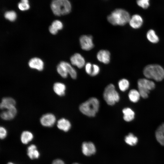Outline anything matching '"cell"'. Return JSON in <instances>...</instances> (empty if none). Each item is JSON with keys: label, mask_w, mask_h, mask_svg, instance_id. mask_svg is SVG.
Listing matches in <instances>:
<instances>
[{"label": "cell", "mask_w": 164, "mask_h": 164, "mask_svg": "<svg viewBox=\"0 0 164 164\" xmlns=\"http://www.w3.org/2000/svg\"><path fill=\"white\" fill-rule=\"evenodd\" d=\"M57 71L58 73L63 78H66L68 74L65 67L60 63L57 66Z\"/></svg>", "instance_id": "29"}, {"label": "cell", "mask_w": 164, "mask_h": 164, "mask_svg": "<svg viewBox=\"0 0 164 164\" xmlns=\"http://www.w3.org/2000/svg\"><path fill=\"white\" fill-rule=\"evenodd\" d=\"M122 113L123 114V118L125 121L129 122L134 119L135 113L131 108H125L123 109Z\"/></svg>", "instance_id": "21"}, {"label": "cell", "mask_w": 164, "mask_h": 164, "mask_svg": "<svg viewBox=\"0 0 164 164\" xmlns=\"http://www.w3.org/2000/svg\"><path fill=\"white\" fill-rule=\"evenodd\" d=\"M49 31L53 35H55L56 34L58 31L53 28L51 25L49 27Z\"/></svg>", "instance_id": "35"}, {"label": "cell", "mask_w": 164, "mask_h": 164, "mask_svg": "<svg viewBox=\"0 0 164 164\" xmlns=\"http://www.w3.org/2000/svg\"><path fill=\"white\" fill-rule=\"evenodd\" d=\"M71 64L79 68H81L85 65V60L84 57L80 53H76L70 58Z\"/></svg>", "instance_id": "9"}, {"label": "cell", "mask_w": 164, "mask_h": 164, "mask_svg": "<svg viewBox=\"0 0 164 164\" xmlns=\"http://www.w3.org/2000/svg\"><path fill=\"white\" fill-rule=\"evenodd\" d=\"M28 65L32 69L41 71L43 69L44 64L43 61L41 59L38 57H34L29 60Z\"/></svg>", "instance_id": "12"}, {"label": "cell", "mask_w": 164, "mask_h": 164, "mask_svg": "<svg viewBox=\"0 0 164 164\" xmlns=\"http://www.w3.org/2000/svg\"><path fill=\"white\" fill-rule=\"evenodd\" d=\"M71 124L70 122L67 119L62 118L58 120L57 126L60 130L64 132H67L71 128Z\"/></svg>", "instance_id": "16"}, {"label": "cell", "mask_w": 164, "mask_h": 164, "mask_svg": "<svg viewBox=\"0 0 164 164\" xmlns=\"http://www.w3.org/2000/svg\"><path fill=\"white\" fill-rule=\"evenodd\" d=\"M100 71L99 67L96 64H94L93 65L92 70L91 76H96L99 73Z\"/></svg>", "instance_id": "32"}, {"label": "cell", "mask_w": 164, "mask_h": 164, "mask_svg": "<svg viewBox=\"0 0 164 164\" xmlns=\"http://www.w3.org/2000/svg\"><path fill=\"white\" fill-rule=\"evenodd\" d=\"M51 26L58 31L62 29L63 27V25L62 22L58 20L54 21L52 22Z\"/></svg>", "instance_id": "30"}, {"label": "cell", "mask_w": 164, "mask_h": 164, "mask_svg": "<svg viewBox=\"0 0 164 164\" xmlns=\"http://www.w3.org/2000/svg\"><path fill=\"white\" fill-rule=\"evenodd\" d=\"M18 7L19 9L22 11L28 10L30 8V5L28 0H21L18 3Z\"/></svg>", "instance_id": "28"}, {"label": "cell", "mask_w": 164, "mask_h": 164, "mask_svg": "<svg viewBox=\"0 0 164 164\" xmlns=\"http://www.w3.org/2000/svg\"><path fill=\"white\" fill-rule=\"evenodd\" d=\"M4 16L7 20L11 22H13L16 19L17 15L15 11L12 10L5 12Z\"/></svg>", "instance_id": "27"}, {"label": "cell", "mask_w": 164, "mask_h": 164, "mask_svg": "<svg viewBox=\"0 0 164 164\" xmlns=\"http://www.w3.org/2000/svg\"><path fill=\"white\" fill-rule=\"evenodd\" d=\"M53 90L55 93L58 95L62 96L64 95L66 90V86L63 83L56 82L53 86Z\"/></svg>", "instance_id": "17"}, {"label": "cell", "mask_w": 164, "mask_h": 164, "mask_svg": "<svg viewBox=\"0 0 164 164\" xmlns=\"http://www.w3.org/2000/svg\"><path fill=\"white\" fill-rule=\"evenodd\" d=\"M50 7L53 13L57 16L67 14L71 9V4L68 0H53Z\"/></svg>", "instance_id": "3"}, {"label": "cell", "mask_w": 164, "mask_h": 164, "mask_svg": "<svg viewBox=\"0 0 164 164\" xmlns=\"http://www.w3.org/2000/svg\"><path fill=\"white\" fill-rule=\"evenodd\" d=\"M131 17L126 10L120 9L113 11L107 17L108 21L114 26H123L129 22Z\"/></svg>", "instance_id": "2"}, {"label": "cell", "mask_w": 164, "mask_h": 164, "mask_svg": "<svg viewBox=\"0 0 164 164\" xmlns=\"http://www.w3.org/2000/svg\"><path fill=\"white\" fill-rule=\"evenodd\" d=\"M7 164H15L11 162H9L7 163Z\"/></svg>", "instance_id": "37"}, {"label": "cell", "mask_w": 164, "mask_h": 164, "mask_svg": "<svg viewBox=\"0 0 164 164\" xmlns=\"http://www.w3.org/2000/svg\"><path fill=\"white\" fill-rule=\"evenodd\" d=\"M118 85L119 89L122 91H125L129 88V83L125 79H122L118 81Z\"/></svg>", "instance_id": "26"}, {"label": "cell", "mask_w": 164, "mask_h": 164, "mask_svg": "<svg viewBox=\"0 0 164 164\" xmlns=\"http://www.w3.org/2000/svg\"><path fill=\"white\" fill-rule=\"evenodd\" d=\"M7 135V131L6 129L3 127L0 128V137L1 139L5 138Z\"/></svg>", "instance_id": "34"}, {"label": "cell", "mask_w": 164, "mask_h": 164, "mask_svg": "<svg viewBox=\"0 0 164 164\" xmlns=\"http://www.w3.org/2000/svg\"><path fill=\"white\" fill-rule=\"evenodd\" d=\"M17 110L15 106L4 110L1 113V117L5 120H10L13 119L17 114Z\"/></svg>", "instance_id": "11"}, {"label": "cell", "mask_w": 164, "mask_h": 164, "mask_svg": "<svg viewBox=\"0 0 164 164\" xmlns=\"http://www.w3.org/2000/svg\"><path fill=\"white\" fill-rule=\"evenodd\" d=\"M83 154L86 156H89L94 154L96 149L94 144L91 142H84L82 145Z\"/></svg>", "instance_id": "10"}, {"label": "cell", "mask_w": 164, "mask_h": 164, "mask_svg": "<svg viewBox=\"0 0 164 164\" xmlns=\"http://www.w3.org/2000/svg\"><path fill=\"white\" fill-rule=\"evenodd\" d=\"M16 102L15 100L10 97H5L2 100L0 104V108L5 110L15 106Z\"/></svg>", "instance_id": "15"}, {"label": "cell", "mask_w": 164, "mask_h": 164, "mask_svg": "<svg viewBox=\"0 0 164 164\" xmlns=\"http://www.w3.org/2000/svg\"><path fill=\"white\" fill-rule=\"evenodd\" d=\"M33 138V134L29 131H24L21 135V140L22 143L26 144L31 141Z\"/></svg>", "instance_id": "22"}, {"label": "cell", "mask_w": 164, "mask_h": 164, "mask_svg": "<svg viewBox=\"0 0 164 164\" xmlns=\"http://www.w3.org/2000/svg\"><path fill=\"white\" fill-rule=\"evenodd\" d=\"M110 53L106 50H101L97 53V57L100 62L108 64L110 60Z\"/></svg>", "instance_id": "13"}, {"label": "cell", "mask_w": 164, "mask_h": 164, "mask_svg": "<svg viewBox=\"0 0 164 164\" xmlns=\"http://www.w3.org/2000/svg\"><path fill=\"white\" fill-rule=\"evenodd\" d=\"M149 0H137V3L138 6L143 9H146L149 5Z\"/></svg>", "instance_id": "31"}, {"label": "cell", "mask_w": 164, "mask_h": 164, "mask_svg": "<svg viewBox=\"0 0 164 164\" xmlns=\"http://www.w3.org/2000/svg\"><path fill=\"white\" fill-rule=\"evenodd\" d=\"M79 41L81 47L83 50H89L94 47L93 38L91 35H83L81 36Z\"/></svg>", "instance_id": "7"}, {"label": "cell", "mask_w": 164, "mask_h": 164, "mask_svg": "<svg viewBox=\"0 0 164 164\" xmlns=\"http://www.w3.org/2000/svg\"><path fill=\"white\" fill-rule=\"evenodd\" d=\"M60 63L65 67L68 74L72 79L76 78L77 76V71L70 63L64 61H61Z\"/></svg>", "instance_id": "20"}, {"label": "cell", "mask_w": 164, "mask_h": 164, "mask_svg": "<svg viewBox=\"0 0 164 164\" xmlns=\"http://www.w3.org/2000/svg\"><path fill=\"white\" fill-rule=\"evenodd\" d=\"M27 154L29 157L32 159H38L40 155L36 146L34 144L31 145L28 147Z\"/></svg>", "instance_id": "18"}, {"label": "cell", "mask_w": 164, "mask_h": 164, "mask_svg": "<svg viewBox=\"0 0 164 164\" xmlns=\"http://www.w3.org/2000/svg\"><path fill=\"white\" fill-rule=\"evenodd\" d=\"M103 98L109 105L113 106L120 100V95L116 90L114 85L111 84L105 88L103 93Z\"/></svg>", "instance_id": "5"}, {"label": "cell", "mask_w": 164, "mask_h": 164, "mask_svg": "<svg viewBox=\"0 0 164 164\" xmlns=\"http://www.w3.org/2000/svg\"><path fill=\"white\" fill-rule=\"evenodd\" d=\"M72 164H79L78 163H73Z\"/></svg>", "instance_id": "38"}, {"label": "cell", "mask_w": 164, "mask_h": 164, "mask_svg": "<svg viewBox=\"0 0 164 164\" xmlns=\"http://www.w3.org/2000/svg\"><path fill=\"white\" fill-rule=\"evenodd\" d=\"M146 36L148 39L152 43H156L159 41L158 37L152 29H150L148 32Z\"/></svg>", "instance_id": "25"}, {"label": "cell", "mask_w": 164, "mask_h": 164, "mask_svg": "<svg viewBox=\"0 0 164 164\" xmlns=\"http://www.w3.org/2000/svg\"><path fill=\"white\" fill-rule=\"evenodd\" d=\"M155 137L158 142L164 146V123L160 125L155 132Z\"/></svg>", "instance_id": "19"}, {"label": "cell", "mask_w": 164, "mask_h": 164, "mask_svg": "<svg viewBox=\"0 0 164 164\" xmlns=\"http://www.w3.org/2000/svg\"><path fill=\"white\" fill-rule=\"evenodd\" d=\"M125 141L128 144L131 146H134L138 142V139L133 134L130 133L125 137Z\"/></svg>", "instance_id": "24"}, {"label": "cell", "mask_w": 164, "mask_h": 164, "mask_svg": "<svg viewBox=\"0 0 164 164\" xmlns=\"http://www.w3.org/2000/svg\"><path fill=\"white\" fill-rule=\"evenodd\" d=\"M100 102L95 97H91L81 104L79 109L81 113L89 117H94L99 111Z\"/></svg>", "instance_id": "1"}, {"label": "cell", "mask_w": 164, "mask_h": 164, "mask_svg": "<svg viewBox=\"0 0 164 164\" xmlns=\"http://www.w3.org/2000/svg\"><path fill=\"white\" fill-rule=\"evenodd\" d=\"M143 74L147 78L157 81H161L164 78V69L159 65H147L144 69Z\"/></svg>", "instance_id": "4"}, {"label": "cell", "mask_w": 164, "mask_h": 164, "mask_svg": "<svg viewBox=\"0 0 164 164\" xmlns=\"http://www.w3.org/2000/svg\"><path fill=\"white\" fill-rule=\"evenodd\" d=\"M137 84L138 91L141 96L144 98L148 97L150 91L155 87V84L153 81L146 78L139 79Z\"/></svg>", "instance_id": "6"}, {"label": "cell", "mask_w": 164, "mask_h": 164, "mask_svg": "<svg viewBox=\"0 0 164 164\" xmlns=\"http://www.w3.org/2000/svg\"><path fill=\"white\" fill-rule=\"evenodd\" d=\"M52 164H65L64 162L61 159H56L53 161Z\"/></svg>", "instance_id": "36"}, {"label": "cell", "mask_w": 164, "mask_h": 164, "mask_svg": "<svg viewBox=\"0 0 164 164\" xmlns=\"http://www.w3.org/2000/svg\"><path fill=\"white\" fill-rule=\"evenodd\" d=\"M140 96L138 91L135 89L131 90L128 94V97L130 100L133 103L138 102L140 99Z\"/></svg>", "instance_id": "23"}, {"label": "cell", "mask_w": 164, "mask_h": 164, "mask_svg": "<svg viewBox=\"0 0 164 164\" xmlns=\"http://www.w3.org/2000/svg\"><path fill=\"white\" fill-rule=\"evenodd\" d=\"M143 21L142 17L138 15H134L131 17L129 23L130 26L134 29L139 28L142 25Z\"/></svg>", "instance_id": "14"}, {"label": "cell", "mask_w": 164, "mask_h": 164, "mask_svg": "<svg viewBox=\"0 0 164 164\" xmlns=\"http://www.w3.org/2000/svg\"><path fill=\"white\" fill-rule=\"evenodd\" d=\"M41 124L46 127L53 126L56 121L55 116L52 113H47L43 115L40 118V120Z\"/></svg>", "instance_id": "8"}, {"label": "cell", "mask_w": 164, "mask_h": 164, "mask_svg": "<svg viewBox=\"0 0 164 164\" xmlns=\"http://www.w3.org/2000/svg\"><path fill=\"white\" fill-rule=\"evenodd\" d=\"M93 68V65L90 63H88L85 65V70L86 73L91 75Z\"/></svg>", "instance_id": "33"}]
</instances>
